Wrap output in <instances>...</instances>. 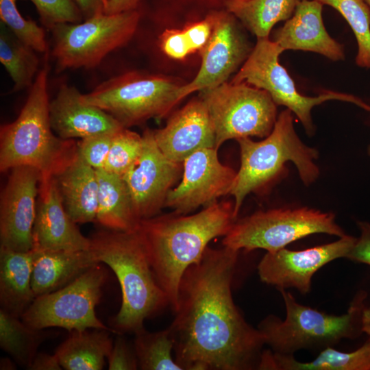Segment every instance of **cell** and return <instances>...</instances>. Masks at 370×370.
Masks as SVG:
<instances>
[{
    "label": "cell",
    "instance_id": "cell-1",
    "mask_svg": "<svg viewBox=\"0 0 370 370\" xmlns=\"http://www.w3.org/2000/svg\"><path fill=\"white\" fill-rule=\"evenodd\" d=\"M238 254L208 247L182 278L169 328L183 370L258 369L262 336L246 321L232 293Z\"/></svg>",
    "mask_w": 370,
    "mask_h": 370
},
{
    "label": "cell",
    "instance_id": "cell-2",
    "mask_svg": "<svg viewBox=\"0 0 370 370\" xmlns=\"http://www.w3.org/2000/svg\"><path fill=\"white\" fill-rule=\"evenodd\" d=\"M236 219L234 203L223 201L194 214L173 212L140 221L138 231L149 264L173 311L185 271L201 259L212 240L228 232Z\"/></svg>",
    "mask_w": 370,
    "mask_h": 370
},
{
    "label": "cell",
    "instance_id": "cell-3",
    "mask_svg": "<svg viewBox=\"0 0 370 370\" xmlns=\"http://www.w3.org/2000/svg\"><path fill=\"white\" fill-rule=\"evenodd\" d=\"M90 249L100 263L116 276L121 290V305L112 319L116 334L134 332L145 319L169 306L166 295L152 271L138 231L102 230L90 238Z\"/></svg>",
    "mask_w": 370,
    "mask_h": 370
},
{
    "label": "cell",
    "instance_id": "cell-4",
    "mask_svg": "<svg viewBox=\"0 0 370 370\" xmlns=\"http://www.w3.org/2000/svg\"><path fill=\"white\" fill-rule=\"evenodd\" d=\"M45 64L30 88L19 115L0 128V171L30 166L41 176H53L77 154V142L55 134L49 118L47 79Z\"/></svg>",
    "mask_w": 370,
    "mask_h": 370
},
{
    "label": "cell",
    "instance_id": "cell-5",
    "mask_svg": "<svg viewBox=\"0 0 370 370\" xmlns=\"http://www.w3.org/2000/svg\"><path fill=\"white\" fill-rule=\"evenodd\" d=\"M236 140L241 165L230 193L234 197L236 217L247 196L260 191L284 175L288 162L295 166L305 186L311 185L319 176L315 162L319 152L299 138L293 112L287 108L279 114L271 132L262 140L254 141L249 137Z\"/></svg>",
    "mask_w": 370,
    "mask_h": 370
},
{
    "label": "cell",
    "instance_id": "cell-6",
    "mask_svg": "<svg viewBox=\"0 0 370 370\" xmlns=\"http://www.w3.org/2000/svg\"><path fill=\"white\" fill-rule=\"evenodd\" d=\"M286 306L284 321L273 314L264 318L258 325L264 345L276 354L293 355L302 349H325L343 338H353L362 333L361 315L363 291L355 297L347 312L336 316L297 302L285 289L279 290Z\"/></svg>",
    "mask_w": 370,
    "mask_h": 370
},
{
    "label": "cell",
    "instance_id": "cell-7",
    "mask_svg": "<svg viewBox=\"0 0 370 370\" xmlns=\"http://www.w3.org/2000/svg\"><path fill=\"white\" fill-rule=\"evenodd\" d=\"M314 234L339 238L346 234L332 212L306 206L279 208L237 219L223 236L222 245L238 251L262 249L273 252Z\"/></svg>",
    "mask_w": 370,
    "mask_h": 370
},
{
    "label": "cell",
    "instance_id": "cell-8",
    "mask_svg": "<svg viewBox=\"0 0 370 370\" xmlns=\"http://www.w3.org/2000/svg\"><path fill=\"white\" fill-rule=\"evenodd\" d=\"M182 86L166 77L130 72L103 82L82 99L128 128L166 116L183 99Z\"/></svg>",
    "mask_w": 370,
    "mask_h": 370
},
{
    "label": "cell",
    "instance_id": "cell-9",
    "mask_svg": "<svg viewBox=\"0 0 370 370\" xmlns=\"http://www.w3.org/2000/svg\"><path fill=\"white\" fill-rule=\"evenodd\" d=\"M140 18V12L134 10L114 14L103 12L84 22L56 25L51 29V54L57 71L97 66L108 54L132 38Z\"/></svg>",
    "mask_w": 370,
    "mask_h": 370
},
{
    "label": "cell",
    "instance_id": "cell-10",
    "mask_svg": "<svg viewBox=\"0 0 370 370\" xmlns=\"http://www.w3.org/2000/svg\"><path fill=\"white\" fill-rule=\"evenodd\" d=\"M212 119L215 148L231 139L265 138L277 120L276 104L264 90L245 82L227 83L200 91Z\"/></svg>",
    "mask_w": 370,
    "mask_h": 370
},
{
    "label": "cell",
    "instance_id": "cell-11",
    "mask_svg": "<svg viewBox=\"0 0 370 370\" xmlns=\"http://www.w3.org/2000/svg\"><path fill=\"white\" fill-rule=\"evenodd\" d=\"M106 280V271L98 263L64 286L36 297L21 319L37 330L58 327L72 332L92 328L116 333L95 312Z\"/></svg>",
    "mask_w": 370,
    "mask_h": 370
},
{
    "label": "cell",
    "instance_id": "cell-12",
    "mask_svg": "<svg viewBox=\"0 0 370 370\" xmlns=\"http://www.w3.org/2000/svg\"><path fill=\"white\" fill-rule=\"evenodd\" d=\"M284 51L269 38H258L257 42L232 83L245 82L267 92L276 105L286 107L299 119L308 135L314 131L311 110L314 106L328 100L353 103L370 112V106L351 95L328 91L318 97L299 93L285 68L279 62Z\"/></svg>",
    "mask_w": 370,
    "mask_h": 370
},
{
    "label": "cell",
    "instance_id": "cell-13",
    "mask_svg": "<svg viewBox=\"0 0 370 370\" xmlns=\"http://www.w3.org/2000/svg\"><path fill=\"white\" fill-rule=\"evenodd\" d=\"M182 164L180 182L171 190L165 201V207L173 212L189 214L230 195L237 171L221 162L215 147L201 149Z\"/></svg>",
    "mask_w": 370,
    "mask_h": 370
},
{
    "label": "cell",
    "instance_id": "cell-14",
    "mask_svg": "<svg viewBox=\"0 0 370 370\" xmlns=\"http://www.w3.org/2000/svg\"><path fill=\"white\" fill-rule=\"evenodd\" d=\"M143 136L141 153L122 176L140 220L156 216L165 207L169 193L181 179L183 164L168 158L159 149L153 131Z\"/></svg>",
    "mask_w": 370,
    "mask_h": 370
},
{
    "label": "cell",
    "instance_id": "cell-15",
    "mask_svg": "<svg viewBox=\"0 0 370 370\" xmlns=\"http://www.w3.org/2000/svg\"><path fill=\"white\" fill-rule=\"evenodd\" d=\"M356 238L345 234L334 242L304 250L285 247L267 252L258 265L262 282L278 290L295 288L299 293L310 291L312 278L323 266L340 258H346Z\"/></svg>",
    "mask_w": 370,
    "mask_h": 370
},
{
    "label": "cell",
    "instance_id": "cell-16",
    "mask_svg": "<svg viewBox=\"0 0 370 370\" xmlns=\"http://www.w3.org/2000/svg\"><path fill=\"white\" fill-rule=\"evenodd\" d=\"M41 179L30 166L10 170L0 198V247L18 251L34 248L33 227Z\"/></svg>",
    "mask_w": 370,
    "mask_h": 370
},
{
    "label": "cell",
    "instance_id": "cell-17",
    "mask_svg": "<svg viewBox=\"0 0 370 370\" xmlns=\"http://www.w3.org/2000/svg\"><path fill=\"white\" fill-rule=\"evenodd\" d=\"M212 34L200 50V69L190 82L180 88L183 99L193 92L213 88L226 82L247 55L248 46L232 16L221 12L212 14Z\"/></svg>",
    "mask_w": 370,
    "mask_h": 370
},
{
    "label": "cell",
    "instance_id": "cell-18",
    "mask_svg": "<svg viewBox=\"0 0 370 370\" xmlns=\"http://www.w3.org/2000/svg\"><path fill=\"white\" fill-rule=\"evenodd\" d=\"M66 212L53 176H41L33 227L34 248L51 250L90 249L84 236Z\"/></svg>",
    "mask_w": 370,
    "mask_h": 370
},
{
    "label": "cell",
    "instance_id": "cell-19",
    "mask_svg": "<svg viewBox=\"0 0 370 370\" xmlns=\"http://www.w3.org/2000/svg\"><path fill=\"white\" fill-rule=\"evenodd\" d=\"M153 131L159 149L176 162L182 163L201 149L215 147L214 125L200 97L175 112L164 127Z\"/></svg>",
    "mask_w": 370,
    "mask_h": 370
},
{
    "label": "cell",
    "instance_id": "cell-20",
    "mask_svg": "<svg viewBox=\"0 0 370 370\" xmlns=\"http://www.w3.org/2000/svg\"><path fill=\"white\" fill-rule=\"evenodd\" d=\"M49 118L53 132L66 140L113 134L124 127L106 111L85 102L82 94L67 84H62L49 102Z\"/></svg>",
    "mask_w": 370,
    "mask_h": 370
},
{
    "label": "cell",
    "instance_id": "cell-21",
    "mask_svg": "<svg viewBox=\"0 0 370 370\" xmlns=\"http://www.w3.org/2000/svg\"><path fill=\"white\" fill-rule=\"evenodd\" d=\"M322 8L323 4L316 0L299 1L293 16L275 33V42L283 51H309L332 60L343 59L342 46L325 28Z\"/></svg>",
    "mask_w": 370,
    "mask_h": 370
},
{
    "label": "cell",
    "instance_id": "cell-22",
    "mask_svg": "<svg viewBox=\"0 0 370 370\" xmlns=\"http://www.w3.org/2000/svg\"><path fill=\"white\" fill-rule=\"evenodd\" d=\"M33 250L32 287L36 297L64 286L100 263L90 249L69 251L33 248Z\"/></svg>",
    "mask_w": 370,
    "mask_h": 370
},
{
    "label": "cell",
    "instance_id": "cell-23",
    "mask_svg": "<svg viewBox=\"0 0 370 370\" xmlns=\"http://www.w3.org/2000/svg\"><path fill=\"white\" fill-rule=\"evenodd\" d=\"M65 210L75 223L95 221L97 210V171L78 152L53 176Z\"/></svg>",
    "mask_w": 370,
    "mask_h": 370
},
{
    "label": "cell",
    "instance_id": "cell-24",
    "mask_svg": "<svg viewBox=\"0 0 370 370\" xmlns=\"http://www.w3.org/2000/svg\"><path fill=\"white\" fill-rule=\"evenodd\" d=\"M34 253L0 247L1 308L21 318L36 298L32 287Z\"/></svg>",
    "mask_w": 370,
    "mask_h": 370
},
{
    "label": "cell",
    "instance_id": "cell-25",
    "mask_svg": "<svg viewBox=\"0 0 370 370\" xmlns=\"http://www.w3.org/2000/svg\"><path fill=\"white\" fill-rule=\"evenodd\" d=\"M96 171L98 196L95 221L108 230H136L141 220L123 177L103 169Z\"/></svg>",
    "mask_w": 370,
    "mask_h": 370
},
{
    "label": "cell",
    "instance_id": "cell-26",
    "mask_svg": "<svg viewBox=\"0 0 370 370\" xmlns=\"http://www.w3.org/2000/svg\"><path fill=\"white\" fill-rule=\"evenodd\" d=\"M258 369L268 370H370V336L356 350L347 353L331 347L323 349L314 360L302 362L293 355L263 350Z\"/></svg>",
    "mask_w": 370,
    "mask_h": 370
},
{
    "label": "cell",
    "instance_id": "cell-27",
    "mask_svg": "<svg viewBox=\"0 0 370 370\" xmlns=\"http://www.w3.org/2000/svg\"><path fill=\"white\" fill-rule=\"evenodd\" d=\"M110 331H72L58 347L56 354L62 367L66 370H101L112 346Z\"/></svg>",
    "mask_w": 370,
    "mask_h": 370
},
{
    "label": "cell",
    "instance_id": "cell-28",
    "mask_svg": "<svg viewBox=\"0 0 370 370\" xmlns=\"http://www.w3.org/2000/svg\"><path fill=\"white\" fill-rule=\"evenodd\" d=\"M299 0H228L230 13L239 18L257 38H269L272 27L288 20Z\"/></svg>",
    "mask_w": 370,
    "mask_h": 370
},
{
    "label": "cell",
    "instance_id": "cell-29",
    "mask_svg": "<svg viewBox=\"0 0 370 370\" xmlns=\"http://www.w3.org/2000/svg\"><path fill=\"white\" fill-rule=\"evenodd\" d=\"M35 52L37 51L17 38L1 23L0 62L13 82V91H20L32 86L39 65V59Z\"/></svg>",
    "mask_w": 370,
    "mask_h": 370
},
{
    "label": "cell",
    "instance_id": "cell-30",
    "mask_svg": "<svg viewBox=\"0 0 370 370\" xmlns=\"http://www.w3.org/2000/svg\"><path fill=\"white\" fill-rule=\"evenodd\" d=\"M42 330L29 326L21 318L0 309V347L16 363L27 369L45 338Z\"/></svg>",
    "mask_w": 370,
    "mask_h": 370
},
{
    "label": "cell",
    "instance_id": "cell-31",
    "mask_svg": "<svg viewBox=\"0 0 370 370\" xmlns=\"http://www.w3.org/2000/svg\"><path fill=\"white\" fill-rule=\"evenodd\" d=\"M134 333V347L142 370H183L173 357L174 341L167 328L150 332L144 327Z\"/></svg>",
    "mask_w": 370,
    "mask_h": 370
},
{
    "label": "cell",
    "instance_id": "cell-32",
    "mask_svg": "<svg viewBox=\"0 0 370 370\" xmlns=\"http://www.w3.org/2000/svg\"><path fill=\"white\" fill-rule=\"evenodd\" d=\"M336 10L347 21L358 43L356 64L370 69V8L365 0H316Z\"/></svg>",
    "mask_w": 370,
    "mask_h": 370
},
{
    "label": "cell",
    "instance_id": "cell-33",
    "mask_svg": "<svg viewBox=\"0 0 370 370\" xmlns=\"http://www.w3.org/2000/svg\"><path fill=\"white\" fill-rule=\"evenodd\" d=\"M143 136L123 127L112 138L103 170L123 176L140 156Z\"/></svg>",
    "mask_w": 370,
    "mask_h": 370
},
{
    "label": "cell",
    "instance_id": "cell-34",
    "mask_svg": "<svg viewBox=\"0 0 370 370\" xmlns=\"http://www.w3.org/2000/svg\"><path fill=\"white\" fill-rule=\"evenodd\" d=\"M0 18L21 41L36 51L45 53L47 45L44 29L32 20L22 16L16 7V0H0Z\"/></svg>",
    "mask_w": 370,
    "mask_h": 370
},
{
    "label": "cell",
    "instance_id": "cell-35",
    "mask_svg": "<svg viewBox=\"0 0 370 370\" xmlns=\"http://www.w3.org/2000/svg\"><path fill=\"white\" fill-rule=\"evenodd\" d=\"M35 6L42 25L51 29L63 23H81L83 16L73 0H29Z\"/></svg>",
    "mask_w": 370,
    "mask_h": 370
},
{
    "label": "cell",
    "instance_id": "cell-36",
    "mask_svg": "<svg viewBox=\"0 0 370 370\" xmlns=\"http://www.w3.org/2000/svg\"><path fill=\"white\" fill-rule=\"evenodd\" d=\"M115 133L99 134L81 139L77 142L79 155L95 169H103Z\"/></svg>",
    "mask_w": 370,
    "mask_h": 370
},
{
    "label": "cell",
    "instance_id": "cell-37",
    "mask_svg": "<svg viewBox=\"0 0 370 370\" xmlns=\"http://www.w3.org/2000/svg\"><path fill=\"white\" fill-rule=\"evenodd\" d=\"M119 334L112 350L108 357L109 370H136L138 369V362L134 345Z\"/></svg>",
    "mask_w": 370,
    "mask_h": 370
},
{
    "label": "cell",
    "instance_id": "cell-38",
    "mask_svg": "<svg viewBox=\"0 0 370 370\" xmlns=\"http://www.w3.org/2000/svg\"><path fill=\"white\" fill-rule=\"evenodd\" d=\"M160 47L162 51L174 59H183L192 53L184 30H168L162 36Z\"/></svg>",
    "mask_w": 370,
    "mask_h": 370
},
{
    "label": "cell",
    "instance_id": "cell-39",
    "mask_svg": "<svg viewBox=\"0 0 370 370\" xmlns=\"http://www.w3.org/2000/svg\"><path fill=\"white\" fill-rule=\"evenodd\" d=\"M212 16L190 24L184 32L188 41L191 52L201 50L206 45L212 32Z\"/></svg>",
    "mask_w": 370,
    "mask_h": 370
},
{
    "label": "cell",
    "instance_id": "cell-40",
    "mask_svg": "<svg viewBox=\"0 0 370 370\" xmlns=\"http://www.w3.org/2000/svg\"><path fill=\"white\" fill-rule=\"evenodd\" d=\"M360 236L347 255L352 261L370 265V223L358 221Z\"/></svg>",
    "mask_w": 370,
    "mask_h": 370
},
{
    "label": "cell",
    "instance_id": "cell-41",
    "mask_svg": "<svg viewBox=\"0 0 370 370\" xmlns=\"http://www.w3.org/2000/svg\"><path fill=\"white\" fill-rule=\"evenodd\" d=\"M30 370H60L62 369L56 354L37 353L27 368Z\"/></svg>",
    "mask_w": 370,
    "mask_h": 370
},
{
    "label": "cell",
    "instance_id": "cell-42",
    "mask_svg": "<svg viewBox=\"0 0 370 370\" xmlns=\"http://www.w3.org/2000/svg\"><path fill=\"white\" fill-rule=\"evenodd\" d=\"M79 9L83 18L86 20L92 16L104 12L109 0H73Z\"/></svg>",
    "mask_w": 370,
    "mask_h": 370
},
{
    "label": "cell",
    "instance_id": "cell-43",
    "mask_svg": "<svg viewBox=\"0 0 370 370\" xmlns=\"http://www.w3.org/2000/svg\"><path fill=\"white\" fill-rule=\"evenodd\" d=\"M143 0H109L104 13L114 14L136 10Z\"/></svg>",
    "mask_w": 370,
    "mask_h": 370
},
{
    "label": "cell",
    "instance_id": "cell-44",
    "mask_svg": "<svg viewBox=\"0 0 370 370\" xmlns=\"http://www.w3.org/2000/svg\"><path fill=\"white\" fill-rule=\"evenodd\" d=\"M361 329L362 332L370 336V307H364L361 315Z\"/></svg>",
    "mask_w": 370,
    "mask_h": 370
},
{
    "label": "cell",
    "instance_id": "cell-45",
    "mask_svg": "<svg viewBox=\"0 0 370 370\" xmlns=\"http://www.w3.org/2000/svg\"><path fill=\"white\" fill-rule=\"evenodd\" d=\"M15 361L9 358H1L0 361L1 370H13L16 369Z\"/></svg>",
    "mask_w": 370,
    "mask_h": 370
},
{
    "label": "cell",
    "instance_id": "cell-46",
    "mask_svg": "<svg viewBox=\"0 0 370 370\" xmlns=\"http://www.w3.org/2000/svg\"><path fill=\"white\" fill-rule=\"evenodd\" d=\"M367 153H368L369 156H370V145H369V147L367 148Z\"/></svg>",
    "mask_w": 370,
    "mask_h": 370
},
{
    "label": "cell",
    "instance_id": "cell-47",
    "mask_svg": "<svg viewBox=\"0 0 370 370\" xmlns=\"http://www.w3.org/2000/svg\"><path fill=\"white\" fill-rule=\"evenodd\" d=\"M366 3H367V5H369V8H370V0H365Z\"/></svg>",
    "mask_w": 370,
    "mask_h": 370
},
{
    "label": "cell",
    "instance_id": "cell-48",
    "mask_svg": "<svg viewBox=\"0 0 370 370\" xmlns=\"http://www.w3.org/2000/svg\"><path fill=\"white\" fill-rule=\"evenodd\" d=\"M299 1H301V0H299Z\"/></svg>",
    "mask_w": 370,
    "mask_h": 370
}]
</instances>
